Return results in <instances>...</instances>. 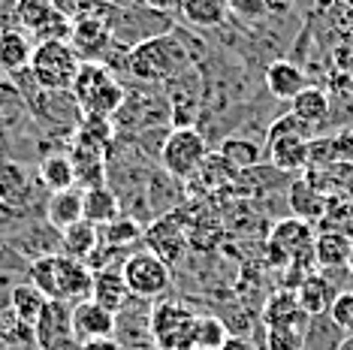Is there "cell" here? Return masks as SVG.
<instances>
[{"label": "cell", "mask_w": 353, "mask_h": 350, "mask_svg": "<svg viewBox=\"0 0 353 350\" xmlns=\"http://www.w3.org/2000/svg\"><path fill=\"white\" fill-rule=\"evenodd\" d=\"M28 281L34 284L46 299L76 305V302L91 299L94 272L85 262L67 257V254H52V257H39L30 262Z\"/></svg>", "instance_id": "cell-1"}, {"label": "cell", "mask_w": 353, "mask_h": 350, "mask_svg": "<svg viewBox=\"0 0 353 350\" xmlns=\"http://www.w3.org/2000/svg\"><path fill=\"white\" fill-rule=\"evenodd\" d=\"M190 67L188 49L172 34H154L127 49V73L139 82H170Z\"/></svg>", "instance_id": "cell-2"}, {"label": "cell", "mask_w": 353, "mask_h": 350, "mask_svg": "<svg viewBox=\"0 0 353 350\" xmlns=\"http://www.w3.org/2000/svg\"><path fill=\"white\" fill-rule=\"evenodd\" d=\"M70 94H73L82 118H106V121L121 112L127 100L124 85L118 82L109 67H103L97 61H85L79 67V76Z\"/></svg>", "instance_id": "cell-3"}, {"label": "cell", "mask_w": 353, "mask_h": 350, "mask_svg": "<svg viewBox=\"0 0 353 350\" xmlns=\"http://www.w3.org/2000/svg\"><path fill=\"white\" fill-rule=\"evenodd\" d=\"M308 142L311 127L302 124L293 112L275 118L266 130V157L281 172H305L308 169Z\"/></svg>", "instance_id": "cell-4"}, {"label": "cell", "mask_w": 353, "mask_h": 350, "mask_svg": "<svg viewBox=\"0 0 353 350\" xmlns=\"http://www.w3.org/2000/svg\"><path fill=\"white\" fill-rule=\"evenodd\" d=\"M79 54L70 43H34V54H30V76H34L37 88L49 94H70L73 82L79 76Z\"/></svg>", "instance_id": "cell-5"}, {"label": "cell", "mask_w": 353, "mask_h": 350, "mask_svg": "<svg viewBox=\"0 0 353 350\" xmlns=\"http://www.w3.org/2000/svg\"><path fill=\"white\" fill-rule=\"evenodd\" d=\"M46 190L37 178V169L19 163L15 157H0V203L10 209L30 214V218H46Z\"/></svg>", "instance_id": "cell-6"}, {"label": "cell", "mask_w": 353, "mask_h": 350, "mask_svg": "<svg viewBox=\"0 0 353 350\" xmlns=\"http://www.w3.org/2000/svg\"><path fill=\"white\" fill-rule=\"evenodd\" d=\"M208 157V145L203 139V133L194 127H175L166 133L163 145H160V163L170 178L188 181L199 172V166Z\"/></svg>", "instance_id": "cell-7"}, {"label": "cell", "mask_w": 353, "mask_h": 350, "mask_svg": "<svg viewBox=\"0 0 353 350\" xmlns=\"http://www.w3.org/2000/svg\"><path fill=\"white\" fill-rule=\"evenodd\" d=\"M196 317L181 302H160L151 311L148 332L154 338V347L160 350H194V329Z\"/></svg>", "instance_id": "cell-8"}, {"label": "cell", "mask_w": 353, "mask_h": 350, "mask_svg": "<svg viewBox=\"0 0 353 350\" xmlns=\"http://www.w3.org/2000/svg\"><path fill=\"white\" fill-rule=\"evenodd\" d=\"M124 284L133 299L151 302L160 299L172 284V269L163 260H157L151 251H136L121 262Z\"/></svg>", "instance_id": "cell-9"}, {"label": "cell", "mask_w": 353, "mask_h": 350, "mask_svg": "<svg viewBox=\"0 0 353 350\" xmlns=\"http://www.w3.org/2000/svg\"><path fill=\"white\" fill-rule=\"evenodd\" d=\"M115 43L112 25L100 15H76L73 19V34H70V45L79 54V61H103Z\"/></svg>", "instance_id": "cell-10"}, {"label": "cell", "mask_w": 353, "mask_h": 350, "mask_svg": "<svg viewBox=\"0 0 353 350\" xmlns=\"http://www.w3.org/2000/svg\"><path fill=\"white\" fill-rule=\"evenodd\" d=\"M67 338H73V305L49 299L43 314L34 323V344L39 350H49L58 341H67Z\"/></svg>", "instance_id": "cell-11"}, {"label": "cell", "mask_w": 353, "mask_h": 350, "mask_svg": "<svg viewBox=\"0 0 353 350\" xmlns=\"http://www.w3.org/2000/svg\"><path fill=\"white\" fill-rule=\"evenodd\" d=\"M115 329H118V317L106 311V308H100L94 299H85L73 305V338L79 344L94 341V338H112Z\"/></svg>", "instance_id": "cell-12"}, {"label": "cell", "mask_w": 353, "mask_h": 350, "mask_svg": "<svg viewBox=\"0 0 353 350\" xmlns=\"http://www.w3.org/2000/svg\"><path fill=\"white\" fill-rule=\"evenodd\" d=\"M314 227L311 224H305V220L299 218H284V220H278L275 227H272V233H269V245H275V248L284 254L287 260H296V257H302V254H311L314 251Z\"/></svg>", "instance_id": "cell-13"}, {"label": "cell", "mask_w": 353, "mask_h": 350, "mask_svg": "<svg viewBox=\"0 0 353 350\" xmlns=\"http://www.w3.org/2000/svg\"><path fill=\"white\" fill-rule=\"evenodd\" d=\"M142 238L151 245V254H154L157 260H163L170 269L181 260L184 248H188V238H184V233L179 229V224H175L172 218L154 220V224H151L145 233H142Z\"/></svg>", "instance_id": "cell-14"}, {"label": "cell", "mask_w": 353, "mask_h": 350, "mask_svg": "<svg viewBox=\"0 0 353 350\" xmlns=\"http://www.w3.org/2000/svg\"><path fill=\"white\" fill-rule=\"evenodd\" d=\"M91 299L97 302L100 308H106L112 314H121L130 302V290L124 284L121 269H100L94 272V284H91Z\"/></svg>", "instance_id": "cell-15"}, {"label": "cell", "mask_w": 353, "mask_h": 350, "mask_svg": "<svg viewBox=\"0 0 353 350\" xmlns=\"http://www.w3.org/2000/svg\"><path fill=\"white\" fill-rule=\"evenodd\" d=\"M82 212H85V190L82 187L49 194V200H46V224L54 227L58 233H63V229L73 227L76 220H85Z\"/></svg>", "instance_id": "cell-16"}, {"label": "cell", "mask_w": 353, "mask_h": 350, "mask_svg": "<svg viewBox=\"0 0 353 350\" xmlns=\"http://www.w3.org/2000/svg\"><path fill=\"white\" fill-rule=\"evenodd\" d=\"M37 178H39V185H43L46 194H61V190L79 187V185H76L73 157L63 154V151H52V154L39 157V163H37Z\"/></svg>", "instance_id": "cell-17"}, {"label": "cell", "mask_w": 353, "mask_h": 350, "mask_svg": "<svg viewBox=\"0 0 353 350\" xmlns=\"http://www.w3.org/2000/svg\"><path fill=\"white\" fill-rule=\"evenodd\" d=\"M287 205H290L293 218L305 220V224H320L326 214V205H329V196H323L314 185H308L305 178H296L290 190H287Z\"/></svg>", "instance_id": "cell-18"}, {"label": "cell", "mask_w": 353, "mask_h": 350, "mask_svg": "<svg viewBox=\"0 0 353 350\" xmlns=\"http://www.w3.org/2000/svg\"><path fill=\"white\" fill-rule=\"evenodd\" d=\"M335 296H339V290H335V284L329 281L326 275L320 272H311L305 281L299 284V290H296V299H299L302 311L314 320V317H326L329 308H332Z\"/></svg>", "instance_id": "cell-19"}, {"label": "cell", "mask_w": 353, "mask_h": 350, "mask_svg": "<svg viewBox=\"0 0 353 350\" xmlns=\"http://www.w3.org/2000/svg\"><path fill=\"white\" fill-rule=\"evenodd\" d=\"M30 54H34V39L30 34L19 28H3L0 30V70L10 76H19L21 70L30 67Z\"/></svg>", "instance_id": "cell-20"}, {"label": "cell", "mask_w": 353, "mask_h": 350, "mask_svg": "<svg viewBox=\"0 0 353 350\" xmlns=\"http://www.w3.org/2000/svg\"><path fill=\"white\" fill-rule=\"evenodd\" d=\"M266 88L272 97L293 100L296 94H302L305 88H308V76H305V70L293 61H272L266 67Z\"/></svg>", "instance_id": "cell-21"}, {"label": "cell", "mask_w": 353, "mask_h": 350, "mask_svg": "<svg viewBox=\"0 0 353 350\" xmlns=\"http://www.w3.org/2000/svg\"><path fill=\"white\" fill-rule=\"evenodd\" d=\"M263 323H266V329L269 326H308L311 317L302 311L296 290H278L263 305Z\"/></svg>", "instance_id": "cell-22"}, {"label": "cell", "mask_w": 353, "mask_h": 350, "mask_svg": "<svg viewBox=\"0 0 353 350\" xmlns=\"http://www.w3.org/2000/svg\"><path fill=\"white\" fill-rule=\"evenodd\" d=\"M290 112L299 118L302 124L317 127V124L326 121L329 112H332V97H329V91H323V88L308 85L302 94H296L290 100Z\"/></svg>", "instance_id": "cell-23"}, {"label": "cell", "mask_w": 353, "mask_h": 350, "mask_svg": "<svg viewBox=\"0 0 353 350\" xmlns=\"http://www.w3.org/2000/svg\"><path fill=\"white\" fill-rule=\"evenodd\" d=\"M46 299L43 293H39L30 281H19V284H12L10 287V296H6V308L15 314V320H21L25 326H30L34 329V323H37V317L43 314V308H46Z\"/></svg>", "instance_id": "cell-24"}, {"label": "cell", "mask_w": 353, "mask_h": 350, "mask_svg": "<svg viewBox=\"0 0 353 350\" xmlns=\"http://www.w3.org/2000/svg\"><path fill=\"white\" fill-rule=\"evenodd\" d=\"M179 15L190 28L214 30L227 21L230 10H227V0H181Z\"/></svg>", "instance_id": "cell-25"}, {"label": "cell", "mask_w": 353, "mask_h": 350, "mask_svg": "<svg viewBox=\"0 0 353 350\" xmlns=\"http://www.w3.org/2000/svg\"><path fill=\"white\" fill-rule=\"evenodd\" d=\"M100 248V227L88 224V220H76L61 233V254L73 257L79 262H88L94 251Z\"/></svg>", "instance_id": "cell-26"}, {"label": "cell", "mask_w": 353, "mask_h": 350, "mask_svg": "<svg viewBox=\"0 0 353 350\" xmlns=\"http://www.w3.org/2000/svg\"><path fill=\"white\" fill-rule=\"evenodd\" d=\"M118 214H121V203H118V196L112 194L106 185L85 187V212H82V218L88 220V224L106 227L109 220L118 218Z\"/></svg>", "instance_id": "cell-27"}, {"label": "cell", "mask_w": 353, "mask_h": 350, "mask_svg": "<svg viewBox=\"0 0 353 350\" xmlns=\"http://www.w3.org/2000/svg\"><path fill=\"white\" fill-rule=\"evenodd\" d=\"M353 242L339 233H317L314 236V260L317 269H341L350 262Z\"/></svg>", "instance_id": "cell-28"}, {"label": "cell", "mask_w": 353, "mask_h": 350, "mask_svg": "<svg viewBox=\"0 0 353 350\" xmlns=\"http://www.w3.org/2000/svg\"><path fill=\"white\" fill-rule=\"evenodd\" d=\"M142 224L130 214H118L115 220H109L106 227H100V245H109V248L121 251V248H130L142 238Z\"/></svg>", "instance_id": "cell-29"}, {"label": "cell", "mask_w": 353, "mask_h": 350, "mask_svg": "<svg viewBox=\"0 0 353 350\" xmlns=\"http://www.w3.org/2000/svg\"><path fill=\"white\" fill-rule=\"evenodd\" d=\"M221 157L227 161L232 169H254L256 163L263 161V148L256 145L254 139H245V136H227L221 142Z\"/></svg>", "instance_id": "cell-30"}, {"label": "cell", "mask_w": 353, "mask_h": 350, "mask_svg": "<svg viewBox=\"0 0 353 350\" xmlns=\"http://www.w3.org/2000/svg\"><path fill=\"white\" fill-rule=\"evenodd\" d=\"M54 10H58V0H15L12 28L25 30V34H34Z\"/></svg>", "instance_id": "cell-31"}, {"label": "cell", "mask_w": 353, "mask_h": 350, "mask_svg": "<svg viewBox=\"0 0 353 350\" xmlns=\"http://www.w3.org/2000/svg\"><path fill=\"white\" fill-rule=\"evenodd\" d=\"M320 233H339V236H347L353 242V203L347 200H329L326 205V214L320 220Z\"/></svg>", "instance_id": "cell-32"}, {"label": "cell", "mask_w": 353, "mask_h": 350, "mask_svg": "<svg viewBox=\"0 0 353 350\" xmlns=\"http://www.w3.org/2000/svg\"><path fill=\"white\" fill-rule=\"evenodd\" d=\"M230 338L227 326L212 314H199L196 317V329H194V350H221L223 341Z\"/></svg>", "instance_id": "cell-33"}, {"label": "cell", "mask_w": 353, "mask_h": 350, "mask_svg": "<svg viewBox=\"0 0 353 350\" xmlns=\"http://www.w3.org/2000/svg\"><path fill=\"white\" fill-rule=\"evenodd\" d=\"M70 34H73V19L58 6L30 37L34 43H70Z\"/></svg>", "instance_id": "cell-34"}, {"label": "cell", "mask_w": 353, "mask_h": 350, "mask_svg": "<svg viewBox=\"0 0 353 350\" xmlns=\"http://www.w3.org/2000/svg\"><path fill=\"white\" fill-rule=\"evenodd\" d=\"M308 326H269L266 329V350H305Z\"/></svg>", "instance_id": "cell-35"}, {"label": "cell", "mask_w": 353, "mask_h": 350, "mask_svg": "<svg viewBox=\"0 0 353 350\" xmlns=\"http://www.w3.org/2000/svg\"><path fill=\"white\" fill-rule=\"evenodd\" d=\"M28 272H30V260H25L3 236H0V275L12 278V281H15V278L28 281Z\"/></svg>", "instance_id": "cell-36"}, {"label": "cell", "mask_w": 353, "mask_h": 350, "mask_svg": "<svg viewBox=\"0 0 353 350\" xmlns=\"http://www.w3.org/2000/svg\"><path fill=\"white\" fill-rule=\"evenodd\" d=\"M232 175H236V169L223 161L221 154H208L205 157V163L199 166V172H196V178H203L208 187H221L223 181H230Z\"/></svg>", "instance_id": "cell-37"}, {"label": "cell", "mask_w": 353, "mask_h": 350, "mask_svg": "<svg viewBox=\"0 0 353 350\" xmlns=\"http://www.w3.org/2000/svg\"><path fill=\"white\" fill-rule=\"evenodd\" d=\"M227 10L245 21H260L275 10V0H227Z\"/></svg>", "instance_id": "cell-38"}, {"label": "cell", "mask_w": 353, "mask_h": 350, "mask_svg": "<svg viewBox=\"0 0 353 350\" xmlns=\"http://www.w3.org/2000/svg\"><path fill=\"white\" fill-rule=\"evenodd\" d=\"M326 317L339 326L341 332H353V290H339V296H335Z\"/></svg>", "instance_id": "cell-39"}, {"label": "cell", "mask_w": 353, "mask_h": 350, "mask_svg": "<svg viewBox=\"0 0 353 350\" xmlns=\"http://www.w3.org/2000/svg\"><path fill=\"white\" fill-rule=\"evenodd\" d=\"M323 15H329V21H332L335 34L344 37V43H350V45H353V0L332 6V10L323 12Z\"/></svg>", "instance_id": "cell-40"}, {"label": "cell", "mask_w": 353, "mask_h": 350, "mask_svg": "<svg viewBox=\"0 0 353 350\" xmlns=\"http://www.w3.org/2000/svg\"><path fill=\"white\" fill-rule=\"evenodd\" d=\"M332 67L339 76H347L353 82V45L350 43H339L332 49Z\"/></svg>", "instance_id": "cell-41"}, {"label": "cell", "mask_w": 353, "mask_h": 350, "mask_svg": "<svg viewBox=\"0 0 353 350\" xmlns=\"http://www.w3.org/2000/svg\"><path fill=\"white\" fill-rule=\"evenodd\" d=\"M79 347H82V350H130L121 338H115V336H112V338H94V341H85V344H79Z\"/></svg>", "instance_id": "cell-42"}, {"label": "cell", "mask_w": 353, "mask_h": 350, "mask_svg": "<svg viewBox=\"0 0 353 350\" xmlns=\"http://www.w3.org/2000/svg\"><path fill=\"white\" fill-rule=\"evenodd\" d=\"M335 154H339V161H353V130H344L335 136Z\"/></svg>", "instance_id": "cell-43"}, {"label": "cell", "mask_w": 353, "mask_h": 350, "mask_svg": "<svg viewBox=\"0 0 353 350\" xmlns=\"http://www.w3.org/2000/svg\"><path fill=\"white\" fill-rule=\"evenodd\" d=\"M142 6L151 12H179L181 0H142Z\"/></svg>", "instance_id": "cell-44"}, {"label": "cell", "mask_w": 353, "mask_h": 350, "mask_svg": "<svg viewBox=\"0 0 353 350\" xmlns=\"http://www.w3.org/2000/svg\"><path fill=\"white\" fill-rule=\"evenodd\" d=\"M221 350H254V347H251V341L242 338V336H230L227 341H223Z\"/></svg>", "instance_id": "cell-45"}, {"label": "cell", "mask_w": 353, "mask_h": 350, "mask_svg": "<svg viewBox=\"0 0 353 350\" xmlns=\"http://www.w3.org/2000/svg\"><path fill=\"white\" fill-rule=\"evenodd\" d=\"M12 6H15V0H0V15H3L6 25H12Z\"/></svg>", "instance_id": "cell-46"}, {"label": "cell", "mask_w": 353, "mask_h": 350, "mask_svg": "<svg viewBox=\"0 0 353 350\" xmlns=\"http://www.w3.org/2000/svg\"><path fill=\"white\" fill-rule=\"evenodd\" d=\"M339 3H347V0H314L317 12H329V10H332V6H339Z\"/></svg>", "instance_id": "cell-47"}, {"label": "cell", "mask_w": 353, "mask_h": 350, "mask_svg": "<svg viewBox=\"0 0 353 350\" xmlns=\"http://www.w3.org/2000/svg\"><path fill=\"white\" fill-rule=\"evenodd\" d=\"M49 350H82V347H79L76 338H67V341H58V344L49 347Z\"/></svg>", "instance_id": "cell-48"}, {"label": "cell", "mask_w": 353, "mask_h": 350, "mask_svg": "<svg viewBox=\"0 0 353 350\" xmlns=\"http://www.w3.org/2000/svg\"><path fill=\"white\" fill-rule=\"evenodd\" d=\"M335 350H353V332L341 336V338H339V344H335Z\"/></svg>", "instance_id": "cell-49"}, {"label": "cell", "mask_w": 353, "mask_h": 350, "mask_svg": "<svg viewBox=\"0 0 353 350\" xmlns=\"http://www.w3.org/2000/svg\"><path fill=\"white\" fill-rule=\"evenodd\" d=\"M12 284H15L12 278H3V275H0V290H3V287H12Z\"/></svg>", "instance_id": "cell-50"}, {"label": "cell", "mask_w": 353, "mask_h": 350, "mask_svg": "<svg viewBox=\"0 0 353 350\" xmlns=\"http://www.w3.org/2000/svg\"><path fill=\"white\" fill-rule=\"evenodd\" d=\"M3 28H10V25H6V21H3V15H0V30H3Z\"/></svg>", "instance_id": "cell-51"}, {"label": "cell", "mask_w": 353, "mask_h": 350, "mask_svg": "<svg viewBox=\"0 0 353 350\" xmlns=\"http://www.w3.org/2000/svg\"><path fill=\"white\" fill-rule=\"evenodd\" d=\"M145 350H160V347H145Z\"/></svg>", "instance_id": "cell-52"}]
</instances>
